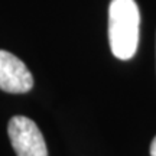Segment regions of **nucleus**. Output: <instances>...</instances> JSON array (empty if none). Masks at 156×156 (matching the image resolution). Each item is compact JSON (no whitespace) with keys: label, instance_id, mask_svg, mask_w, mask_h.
Returning <instances> with one entry per match:
<instances>
[{"label":"nucleus","instance_id":"4","mask_svg":"<svg viewBox=\"0 0 156 156\" xmlns=\"http://www.w3.org/2000/svg\"><path fill=\"white\" fill-rule=\"evenodd\" d=\"M151 156H156V137L153 139L151 145Z\"/></svg>","mask_w":156,"mask_h":156},{"label":"nucleus","instance_id":"2","mask_svg":"<svg viewBox=\"0 0 156 156\" xmlns=\"http://www.w3.org/2000/svg\"><path fill=\"white\" fill-rule=\"evenodd\" d=\"M7 133L16 156H48L44 136L30 119L25 116L12 117Z\"/></svg>","mask_w":156,"mask_h":156},{"label":"nucleus","instance_id":"1","mask_svg":"<svg viewBox=\"0 0 156 156\" xmlns=\"http://www.w3.org/2000/svg\"><path fill=\"white\" fill-rule=\"evenodd\" d=\"M140 12L134 0H112L108 6V44L113 55L127 61L139 44Z\"/></svg>","mask_w":156,"mask_h":156},{"label":"nucleus","instance_id":"3","mask_svg":"<svg viewBox=\"0 0 156 156\" xmlns=\"http://www.w3.org/2000/svg\"><path fill=\"white\" fill-rule=\"evenodd\" d=\"M34 87V77L17 56L0 49V90L12 94L28 93Z\"/></svg>","mask_w":156,"mask_h":156}]
</instances>
